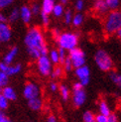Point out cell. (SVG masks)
<instances>
[{
  "mask_svg": "<svg viewBox=\"0 0 121 122\" xmlns=\"http://www.w3.org/2000/svg\"><path fill=\"white\" fill-rule=\"evenodd\" d=\"M24 45L31 60L36 61L41 56L48 55L49 52L45 34L43 30L38 26H32L27 30L24 36Z\"/></svg>",
  "mask_w": 121,
  "mask_h": 122,
  "instance_id": "obj_1",
  "label": "cell"
},
{
  "mask_svg": "<svg viewBox=\"0 0 121 122\" xmlns=\"http://www.w3.org/2000/svg\"><path fill=\"white\" fill-rule=\"evenodd\" d=\"M121 29V9L110 10L104 16L103 31L105 34L112 36L115 35Z\"/></svg>",
  "mask_w": 121,
  "mask_h": 122,
  "instance_id": "obj_2",
  "label": "cell"
},
{
  "mask_svg": "<svg viewBox=\"0 0 121 122\" xmlns=\"http://www.w3.org/2000/svg\"><path fill=\"white\" fill-rule=\"evenodd\" d=\"M59 48L70 52L75 48L78 47L80 43V34L75 31H62L60 36L56 39Z\"/></svg>",
  "mask_w": 121,
  "mask_h": 122,
  "instance_id": "obj_3",
  "label": "cell"
},
{
  "mask_svg": "<svg viewBox=\"0 0 121 122\" xmlns=\"http://www.w3.org/2000/svg\"><path fill=\"white\" fill-rule=\"evenodd\" d=\"M94 63L96 66L104 72H110L114 69V62L111 56L103 49H98L93 56Z\"/></svg>",
  "mask_w": 121,
  "mask_h": 122,
  "instance_id": "obj_4",
  "label": "cell"
},
{
  "mask_svg": "<svg viewBox=\"0 0 121 122\" xmlns=\"http://www.w3.org/2000/svg\"><path fill=\"white\" fill-rule=\"evenodd\" d=\"M71 99L72 105L76 108L81 107L86 101V91L84 89V86H82L78 81L72 83Z\"/></svg>",
  "mask_w": 121,
  "mask_h": 122,
  "instance_id": "obj_5",
  "label": "cell"
},
{
  "mask_svg": "<svg viewBox=\"0 0 121 122\" xmlns=\"http://www.w3.org/2000/svg\"><path fill=\"white\" fill-rule=\"evenodd\" d=\"M53 68H54V65L50 61L48 55L41 56L40 58L36 60V70H37V72L41 76L43 77L51 76Z\"/></svg>",
  "mask_w": 121,
  "mask_h": 122,
  "instance_id": "obj_6",
  "label": "cell"
},
{
  "mask_svg": "<svg viewBox=\"0 0 121 122\" xmlns=\"http://www.w3.org/2000/svg\"><path fill=\"white\" fill-rule=\"evenodd\" d=\"M68 58L72 64L74 69L80 68V66L86 65V55L84 51L81 48H75L74 50L68 52Z\"/></svg>",
  "mask_w": 121,
  "mask_h": 122,
  "instance_id": "obj_7",
  "label": "cell"
},
{
  "mask_svg": "<svg viewBox=\"0 0 121 122\" xmlns=\"http://www.w3.org/2000/svg\"><path fill=\"white\" fill-rule=\"evenodd\" d=\"M42 90L40 85L35 82V81H27L23 86V90H22V94L23 97L27 100H30L35 97H39L41 96Z\"/></svg>",
  "mask_w": 121,
  "mask_h": 122,
  "instance_id": "obj_8",
  "label": "cell"
},
{
  "mask_svg": "<svg viewBox=\"0 0 121 122\" xmlns=\"http://www.w3.org/2000/svg\"><path fill=\"white\" fill-rule=\"evenodd\" d=\"M75 76L76 77L77 81L80 82L82 86L86 87V85L90 82V69L88 68V66L83 65L80 68L75 69Z\"/></svg>",
  "mask_w": 121,
  "mask_h": 122,
  "instance_id": "obj_9",
  "label": "cell"
},
{
  "mask_svg": "<svg viewBox=\"0 0 121 122\" xmlns=\"http://www.w3.org/2000/svg\"><path fill=\"white\" fill-rule=\"evenodd\" d=\"M23 70V66L20 63H17V64H5L4 62H0V71L5 72L8 76H14L19 75L20 72Z\"/></svg>",
  "mask_w": 121,
  "mask_h": 122,
  "instance_id": "obj_10",
  "label": "cell"
},
{
  "mask_svg": "<svg viewBox=\"0 0 121 122\" xmlns=\"http://www.w3.org/2000/svg\"><path fill=\"white\" fill-rule=\"evenodd\" d=\"M13 37V31L8 23H0V45L7 44Z\"/></svg>",
  "mask_w": 121,
  "mask_h": 122,
  "instance_id": "obj_11",
  "label": "cell"
},
{
  "mask_svg": "<svg viewBox=\"0 0 121 122\" xmlns=\"http://www.w3.org/2000/svg\"><path fill=\"white\" fill-rule=\"evenodd\" d=\"M19 15H20V20L24 23L28 25L32 22L33 19V13L31 11V8H30V5L24 4L19 8Z\"/></svg>",
  "mask_w": 121,
  "mask_h": 122,
  "instance_id": "obj_12",
  "label": "cell"
},
{
  "mask_svg": "<svg viewBox=\"0 0 121 122\" xmlns=\"http://www.w3.org/2000/svg\"><path fill=\"white\" fill-rule=\"evenodd\" d=\"M18 55H19V47L12 46L10 49H8L7 52L4 54L2 62H4L5 64H8V65L13 64L15 59L18 57Z\"/></svg>",
  "mask_w": 121,
  "mask_h": 122,
  "instance_id": "obj_13",
  "label": "cell"
},
{
  "mask_svg": "<svg viewBox=\"0 0 121 122\" xmlns=\"http://www.w3.org/2000/svg\"><path fill=\"white\" fill-rule=\"evenodd\" d=\"M92 10L98 16H105L109 11L104 0H94L92 3Z\"/></svg>",
  "mask_w": 121,
  "mask_h": 122,
  "instance_id": "obj_14",
  "label": "cell"
},
{
  "mask_svg": "<svg viewBox=\"0 0 121 122\" xmlns=\"http://www.w3.org/2000/svg\"><path fill=\"white\" fill-rule=\"evenodd\" d=\"M28 101V106L29 108L31 109L33 111H41L42 109L44 107V100L42 99V97L39 96V97H35V98H32L30 100H27Z\"/></svg>",
  "mask_w": 121,
  "mask_h": 122,
  "instance_id": "obj_15",
  "label": "cell"
},
{
  "mask_svg": "<svg viewBox=\"0 0 121 122\" xmlns=\"http://www.w3.org/2000/svg\"><path fill=\"white\" fill-rule=\"evenodd\" d=\"M56 0H42L41 2V12L48 15L52 14V11L56 5Z\"/></svg>",
  "mask_w": 121,
  "mask_h": 122,
  "instance_id": "obj_16",
  "label": "cell"
},
{
  "mask_svg": "<svg viewBox=\"0 0 121 122\" xmlns=\"http://www.w3.org/2000/svg\"><path fill=\"white\" fill-rule=\"evenodd\" d=\"M1 93L10 101H15L17 99V92L16 90L14 89V87H12L11 85H7V86H5L4 88H2L1 90Z\"/></svg>",
  "mask_w": 121,
  "mask_h": 122,
  "instance_id": "obj_17",
  "label": "cell"
},
{
  "mask_svg": "<svg viewBox=\"0 0 121 122\" xmlns=\"http://www.w3.org/2000/svg\"><path fill=\"white\" fill-rule=\"evenodd\" d=\"M59 93L62 97V99L64 101H68L71 99V88L66 85V83H60L59 84Z\"/></svg>",
  "mask_w": 121,
  "mask_h": 122,
  "instance_id": "obj_18",
  "label": "cell"
},
{
  "mask_svg": "<svg viewBox=\"0 0 121 122\" xmlns=\"http://www.w3.org/2000/svg\"><path fill=\"white\" fill-rule=\"evenodd\" d=\"M98 113L102 114V115H105V116H108L110 113H111V108L108 104V102L104 99V98H101L98 101Z\"/></svg>",
  "mask_w": 121,
  "mask_h": 122,
  "instance_id": "obj_19",
  "label": "cell"
},
{
  "mask_svg": "<svg viewBox=\"0 0 121 122\" xmlns=\"http://www.w3.org/2000/svg\"><path fill=\"white\" fill-rule=\"evenodd\" d=\"M83 22H84V15L81 13V12H77V13L74 14L71 25L75 28H80L81 26H82Z\"/></svg>",
  "mask_w": 121,
  "mask_h": 122,
  "instance_id": "obj_20",
  "label": "cell"
},
{
  "mask_svg": "<svg viewBox=\"0 0 121 122\" xmlns=\"http://www.w3.org/2000/svg\"><path fill=\"white\" fill-rule=\"evenodd\" d=\"M8 16V23L14 24L18 20H20V15H19V8L14 7L10 10V12L7 14Z\"/></svg>",
  "mask_w": 121,
  "mask_h": 122,
  "instance_id": "obj_21",
  "label": "cell"
},
{
  "mask_svg": "<svg viewBox=\"0 0 121 122\" xmlns=\"http://www.w3.org/2000/svg\"><path fill=\"white\" fill-rule=\"evenodd\" d=\"M109 78L112 81V83H114V85H115L119 90H121V74L111 71L109 72Z\"/></svg>",
  "mask_w": 121,
  "mask_h": 122,
  "instance_id": "obj_22",
  "label": "cell"
},
{
  "mask_svg": "<svg viewBox=\"0 0 121 122\" xmlns=\"http://www.w3.org/2000/svg\"><path fill=\"white\" fill-rule=\"evenodd\" d=\"M48 57H49L50 61L54 66L60 65V58H59L58 49H51V50L48 52Z\"/></svg>",
  "mask_w": 121,
  "mask_h": 122,
  "instance_id": "obj_23",
  "label": "cell"
},
{
  "mask_svg": "<svg viewBox=\"0 0 121 122\" xmlns=\"http://www.w3.org/2000/svg\"><path fill=\"white\" fill-rule=\"evenodd\" d=\"M65 5L60 4V3H56L55 7H54L52 11V15L55 18H62L64 13H65Z\"/></svg>",
  "mask_w": 121,
  "mask_h": 122,
  "instance_id": "obj_24",
  "label": "cell"
},
{
  "mask_svg": "<svg viewBox=\"0 0 121 122\" xmlns=\"http://www.w3.org/2000/svg\"><path fill=\"white\" fill-rule=\"evenodd\" d=\"M65 74V71L63 70V66L60 65H57L53 68L52 74H51V77L53 80H58V78H60Z\"/></svg>",
  "mask_w": 121,
  "mask_h": 122,
  "instance_id": "obj_25",
  "label": "cell"
},
{
  "mask_svg": "<svg viewBox=\"0 0 121 122\" xmlns=\"http://www.w3.org/2000/svg\"><path fill=\"white\" fill-rule=\"evenodd\" d=\"M72 17H74V13L71 9H66L65 13L63 15V20L66 25H71V21H72Z\"/></svg>",
  "mask_w": 121,
  "mask_h": 122,
  "instance_id": "obj_26",
  "label": "cell"
},
{
  "mask_svg": "<svg viewBox=\"0 0 121 122\" xmlns=\"http://www.w3.org/2000/svg\"><path fill=\"white\" fill-rule=\"evenodd\" d=\"M106 6L108 7V9L110 10H115V9H119V6L121 4V0H104Z\"/></svg>",
  "mask_w": 121,
  "mask_h": 122,
  "instance_id": "obj_27",
  "label": "cell"
},
{
  "mask_svg": "<svg viewBox=\"0 0 121 122\" xmlns=\"http://www.w3.org/2000/svg\"><path fill=\"white\" fill-rule=\"evenodd\" d=\"M82 121L83 122H95V114L90 111L86 110L82 114Z\"/></svg>",
  "mask_w": 121,
  "mask_h": 122,
  "instance_id": "obj_28",
  "label": "cell"
},
{
  "mask_svg": "<svg viewBox=\"0 0 121 122\" xmlns=\"http://www.w3.org/2000/svg\"><path fill=\"white\" fill-rule=\"evenodd\" d=\"M9 77L5 72L0 71V90L9 84Z\"/></svg>",
  "mask_w": 121,
  "mask_h": 122,
  "instance_id": "obj_29",
  "label": "cell"
},
{
  "mask_svg": "<svg viewBox=\"0 0 121 122\" xmlns=\"http://www.w3.org/2000/svg\"><path fill=\"white\" fill-rule=\"evenodd\" d=\"M8 107H9V100L6 98V97L1 93V91H0V110L5 111Z\"/></svg>",
  "mask_w": 121,
  "mask_h": 122,
  "instance_id": "obj_30",
  "label": "cell"
},
{
  "mask_svg": "<svg viewBox=\"0 0 121 122\" xmlns=\"http://www.w3.org/2000/svg\"><path fill=\"white\" fill-rule=\"evenodd\" d=\"M40 16V19H41V24L43 25L44 27H49L50 23H51V17L50 15L45 14V13H42L39 15Z\"/></svg>",
  "mask_w": 121,
  "mask_h": 122,
  "instance_id": "obj_31",
  "label": "cell"
},
{
  "mask_svg": "<svg viewBox=\"0 0 121 122\" xmlns=\"http://www.w3.org/2000/svg\"><path fill=\"white\" fill-rule=\"evenodd\" d=\"M60 66H63V70H64L65 72H71V71H72V70H75L74 66H72V64H71V62L70 61L69 58H66L65 60V62Z\"/></svg>",
  "mask_w": 121,
  "mask_h": 122,
  "instance_id": "obj_32",
  "label": "cell"
},
{
  "mask_svg": "<svg viewBox=\"0 0 121 122\" xmlns=\"http://www.w3.org/2000/svg\"><path fill=\"white\" fill-rule=\"evenodd\" d=\"M30 8L33 13V16H39L41 14V4L38 2H33L30 5Z\"/></svg>",
  "mask_w": 121,
  "mask_h": 122,
  "instance_id": "obj_33",
  "label": "cell"
},
{
  "mask_svg": "<svg viewBox=\"0 0 121 122\" xmlns=\"http://www.w3.org/2000/svg\"><path fill=\"white\" fill-rule=\"evenodd\" d=\"M15 2V0H0V10H5Z\"/></svg>",
  "mask_w": 121,
  "mask_h": 122,
  "instance_id": "obj_34",
  "label": "cell"
},
{
  "mask_svg": "<svg viewBox=\"0 0 121 122\" xmlns=\"http://www.w3.org/2000/svg\"><path fill=\"white\" fill-rule=\"evenodd\" d=\"M58 52H59V58H60V65H62L65 62V60L68 58V52L60 48H58Z\"/></svg>",
  "mask_w": 121,
  "mask_h": 122,
  "instance_id": "obj_35",
  "label": "cell"
},
{
  "mask_svg": "<svg viewBox=\"0 0 121 122\" xmlns=\"http://www.w3.org/2000/svg\"><path fill=\"white\" fill-rule=\"evenodd\" d=\"M84 7H86V2H84V0H76V2H75V9L77 12H82Z\"/></svg>",
  "mask_w": 121,
  "mask_h": 122,
  "instance_id": "obj_36",
  "label": "cell"
},
{
  "mask_svg": "<svg viewBox=\"0 0 121 122\" xmlns=\"http://www.w3.org/2000/svg\"><path fill=\"white\" fill-rule=\"evenodd\" d=\"M49 89L51 92H57L59 90V84L57 83V81H51L49 84Z\"/></svg>",
  "mask_w": 121,
  "mask_h": 122,
  "instance_id": "obj_37",
  "label": "cell"
},
{
  "mask_svg": "<svg viewBox=\"0 0 121 122\" xmlns=\"http://www.w3.org/2000/svg\"><path fill=\"white\" fill-rule=\"evenodd\" d=\"M107 121V116L102 115L100 113L95 114V122H106Z\"/></svg>",
  "mask_w": 121,
  "mask_h": 122,
  "instance_id": "obj_38",
  "label": "cell"
},
{
  "mask_svg": "<svg viewBox=\"0 0 121 122\" xmlns=\"http://www.w3.org/2000/svg\"><path fill=\"white\" fill-rule=\"evenodd\" d=\"M0 23H8V16L3 10H0Z\"/></svg>",
  "mask_w": 121,
  "mask_h": 122,
  "instance_id": "obj_39",
  "label": "cell"
},
{
  "mask_svg": "<svg viewBox=\"0 0 121 122\" xmlns=\"http://www.w3.org/2000/svg\"><path fill=\"white\" fill-rule=\"evenodd\" d=\"M0 122H13L7 115L4 113V111L0 110Z\"/></svg>",
  "mask_w": 121,
  "mask_h": 122,
  "instance_id": "obj_40",
  "label": "cell"
},
{
  "mask_svg": "<svg viewBox=\"0 0 121 122\" xmlns=\"http://www.w3.org/2000/svg\"><path fill=\"white\" fill-rule=\"evenodd\" d=\"M106 122H118V117L115 113H110L107 116V121Z\"/></svg>",
  "mask_w": 121,
  "mask_h": 122,
  "instance_id": "obj_41",
  "label": "cell"
},
{
  "mask_svg": "<svg viewBox=\"0 0 121 122\" xmlns=\"http://www.w3.org/2000/svg\"><path fill=\"white\" fill-rule=\"evenodd\" d=\"M62 33V31L59 29V28H54V29H52V31H51V34H52V36H53V38H54V40H56L59 36H60V34Z\"/></svg>",
  "mask_w": 121,
  "mask_h": 122,
  "instance_id": "obj_42",
  "label": "cell"
},
{
  "mask_svg": "<svg viewBox=\"0 0 121 122\" xmlns=\"http://www.w3.org/2000/svg\"><path fill=\"white\" fill-rule=\"evenodd\" d=\"M46 122H59V120L55 114H50V115H48Z\"/></svg>",
  "mask_w": 121,
  "mask_h": 122,
  "instance_id": "obj_43",
  "label": "cell"
},
{
  "mask_svg": "<svg viewBox=\"0 0 121 122\" xmlns=\"http://www.w3.org/2000/svg\"><path fill=\"white\" fill-rule=\"evenodd\" d=\"M68 2H69V0H59V3L63 4V5H66V4H68Z\"/></svg>",
  "mask_w": 121,
  "mask_h": 122,
  "instance_id": "obj_44",
  "label": "cell"
},
{
  "mask_svg": "<svg viewBox=\"0 0 121 122\" xmlns=\"http://www.w3.org/2000/svg\"><path fill=\"white\" fill-rule=\"evenodd\" d=\"M115 35L117 36V38H118V39H119V40L121 41V29L119 30V31H118V32H117V33H116Z\"/></svg>",
  "mask_w": 121,
  "mask_h": 122,
  "instance_id": "obj_45",
  "label": "cell"
},
{
  "mask_svg": "<svg viewBox=\"0 0 121 122\" xmlns=\"http://www.w3.org/2000/svg\"><path fill=\"white\" fill-rule=\"evenodd\" d=\"M28 122H33V121H28Z\"/></svg>",
  "mask_w": 121,
  "mask_h": 122,
  "instance_id": "obj_46",
  "label": "cell"
}]
</instances>
